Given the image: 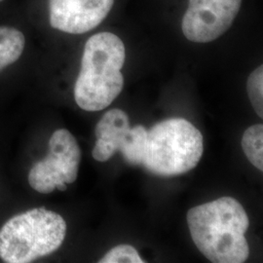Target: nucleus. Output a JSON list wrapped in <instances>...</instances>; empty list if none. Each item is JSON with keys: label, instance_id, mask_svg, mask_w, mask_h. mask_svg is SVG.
Here are the masks:
<instances>
[{"label": "nucleus", "instance_id": "nucleus-3", "mask_svg": "<svg viewBox=\"0 0 263 263\" xmlns=\"http://www.w3.org/2000/svg\"><path fill=\"white\" fill-rule=\"evenodd\" d=\"M66 234L63 216L44 208L29 210L1 227L0 258L4 262H32L56 252Z\"/></svg>", "mask_w": 263, "mask_h": 263}, {"label": "nucleus", "instance_id": "nucleus-12", "mask_svg": "<svg viewBox=\"0 0 263 263\" xmlns=\"http://www.w3.org/2000/svg\"><path fill=\"white\" fill-rule=\"evenodd\" d=\"M247 92L255 112L263 117V66H258L248 78Z\"/></svg>", "mask_w": 263, "mask_h": 263}, {"label": "nucleus", "instance_id": "nucleus-4", "mask_svg": "<svg viewBox=\"0 0 263 263\" xmlns=\"http://www.w3.org/2000/svg\"><path fill=\"white\" fill-rule=\"evenodd\" d=\"M203 151L201 132L183 118H171L147 131L141 165L157 176H179L197 166Z\"/></svg>", "mask_w": 263, "mask_h": 263}, {"label": "nucleus", "instance_id": "nucleus-1", "mask_svg": "<svg viewBox=\"0 0 263 263\" xmlns=\"http://www.w3.org/2000/svg\"><path fill=\"white\" fill-rule=\"evenodd\" d=\"M187 224L194 244L210 261L243 263L250 255L245 234L250 226L243 206L232 197L192 208Z\"/></svg>", "mask_w": 263, "mask_h": 263}, {"label": "nucleus", "instance_id": "nucleus-13", "mask_svg": "<svg viewBox=\"0 0 263 263\" xmlns=\"http://www.w3.org/2000/svg\"><path fill=\"white\" fill-rule=\"evenodd\" d=\"M99 262L143 263L144 260H142L134 247L130 245H119L111 249Z\"/></svg>", "mask_w": 263, "mask_h": 263}, {"label": "nucleus", "instance_id": "nucleus-2", "mask_svg": "<svg viewBox=\"0 0 263 263\" xmlns=\"http://www.w3.org/2000/svg\"><path fill=\"white\" fill-rule=\"evenodd\" d=\"M125 59V45L114 33L100 32L87 40L74 87L80 108L100 111L110 105L122 92Z\"/></svg>", "mask_w": 263, "mask_h": 263}, {"label": "nucleus", "instance_id": "nucleus-6", "mask_svg": "<svg viewBox=\"0 0 263 263\" xmlns=\"http://www.w3.org/2000/svg\"><path fill=\"white\" fill-rule=\"evenodd\" d=\"M242 0H188L181 29L189 41L208 43L230 28L240 11Z\"/></svg>", "mask_w": 263, "mask_h": 263}, {"label": "nucleus", "instance_id": "nucleus-9", "mask_svg": "<svg viewBox=\"0 0 263 263\" xmlns=\"http://www.w3.org/2000/svg\"><path fill=\"white\" fill-rule=\"evenodd\" d=\"M25 45L26 38L19 29L0 27V72L19 60Z\"/></svg>", "mask_w": 263, "mask_h": 263}, {"label": "nucleus", "instance_id": "nucleus-10", "mask_svg": "<svg viewBox=\"0 0 263 263\" xmlns=\"http://www.w3.org/2000/svg\"><path fill=\"white\" fill-rule=\"evenodd\" d=\"M147 131L143 126H136L130 132L120 147L125 161L131 165H141L146 146Z\"/></svg>", "mask_w": 263, "mask_h": 263}, {"label": "nucleus", "instance_id": "nucleus-7", "mask_svg": "<svg viewBox=\"0 0 263 263\" xmlns=\"http://www.w3.org/2000/svg\"><path fill=\"white\" fill-rule=\"evenodd\" d=\"M114 0H49L51 27L70 34L97 28L112 8Z\"/></svg>", "mask_w": 263, "mask_h": 263}, {"label": "nucleus", "instance_id": "nucleus-8", "mask_svg": "<svg viewBox=\"0 0 263 263\" xmlns=\"http://www.w3.org/2000/svg\"><path fill=\"white\" fill-rule=\"evenodd\" d=\"M128 115L121 109L114 108L104 113L96 126L97 142L93 149V157L99 162H106L120 151L130 132Z\"/></svg>", "mask_w": 263, "mask_h": 263}, {"label": "nucleus", "instance_id": "nucleus-11", "mask_svg": "<svg viewBox=\"0 0 263 263\" xmlns=\"http://www.w3.org/2000/svg\"><path fill=\"white\" fill-rule=\"evenodd\" d=\"M242 147L249 161L256 169L263 170V126L256 124L245 131Z\"/></svg>", "mask_w": 263, "mask_h": 263}, {"label": "nucleus", "instance_id": "nucleus-5", "mask_svg": "<svg viewBox=\"0 0 263 263\" xmlns=\"http://www.w3.org/2000/svg\"><path fill=\"white\" fill-rule=\"evenodd\" d=\"M80 161L81 151L73 135L66 129H59L49 140L47 156L29 171L28 183L42 194L55 189L65 191L66 184L77 179Z\"/></svg>", "mask_w": 263, "mask_h": 263}, {"label": "nucleus", "instance_id": "nucleus-14", "mask_svg": "<svg viewBox=\"0 0 263 263\" xmlns=\"http://www.w3.org/2000/svg\"><path fill=\"white\" fill-rule=\"evenodd\" d=\"M1 1H3V0H0V2H1Z\"/></svg>", "mask_w": 263, "mask_h": 263}]
</instances>
